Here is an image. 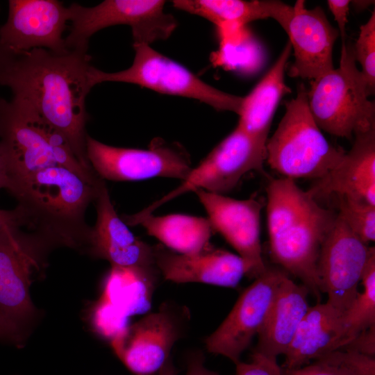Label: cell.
I'll use <instances>...</instances> for the list:
<instances>
[{
	"mask_svg": "<svg viewBox=\"0 0 375 375\" xmlns=\"http://www.w3.org/2000/svg\"><path fill=\"white\" fill-rule=\"evenodd\" d=\"M194 192L204 207L214 231L237 251L249 268V277L257 278L267 266L260 242L261 202L254 198L239 200L197 190Z\"/></svg>",
	"mask_w": 375,
	"mask_h": 375,
	"instance_id": "obj_15",
	"label": "cell"
},
{
	"mask_svg": "<svg viewBox=\"0 0 375 375\" xmlns=\"http://www.w3.org/2000/svg\"><path fill=\"white\" fill-rule=\"evenodd\" d=\"M343 314L328 303L310 306L285 352L283 369H297L345 344Z\"/></svg>",
	"mask_w": 375,
	"mask_h": 375,
	"instance_id": "obj_21",
	"label": "cell"
},
{
	"mask_svg": "<svg viewBox=\"0 0 375 375\" xmlns=\"http://www.w3.org/2000/svg\"><path fill=\"white\" fill-rule=\"evenodd\" d=\"M286 274L267 267L240 294L218 328L205 340L208 351L225 356L235 365L239 362L242 353L262 328L278 286Z\"/></svg>",
	"mask_w": 375,
	"mask_h": 375,
	"instance_id": "obj_11",
	"label": "cell"
},
{
	"mask_svg": "<svg viewBox=\"0 0 375 375\" xmlns=\"http://www.w3.org/2000/svg\"><path fill=\"white\" fill-rule=\"evenodd\" d=\"M360 282L363 291L358 293L350 308L343 314L345 344L375 325V251L367 262Z\"/></svg>",
	"mask_w": 375,
	"mask_h": 375,
	"instance_id": "obj_28",
	"label": "cell"
},
{
	"mask_svg": "<svg viewBox=\"0 0 375 375\" xmlns=\"http://www.w3.org/2000/svg\"><path fill=\"white\" fill-rule=\"evenodd\" d=\"M284 31L294 50L290 77L311 81L334 68L333 50L340 33L319 6L307 9L305 1H297Z\"/></svg>",
	"mask_w": 375,
	"mask_h": 375,
	"instance_id": "obj_16",
	"label": "cell"
},
{
	"mask_svg": "<svg viewBox=\"0 0 375 375\" xmlns=\"http://www.w3.org/2000/svg\"><path fill=\"white\" fill-rule=\"evenodd\" d=\"M97 219L92 226L88 248L92 253L106 259L112 267L154 274L153 247L140 240L119 217L103 181L94 201Z\"/></svg>",
	"mask_w": 375,
	"mask_h": 375,
	"instance_id": "obj_17",
	"label": "cell"
},
{
	"mask_svg": "<svg viewBox=\"0 0 375 375\" xmlns=\"http://www.w3.org/2000/svg\"><path fill=\"white\" fill-rule=\"evenodd\" d=\"M26 217L19 206L12 210L0 209V236L9 229L26 228Z\"/></svg>",
	"mask_w": 375,
	"mask_h": 375,
	"instance_id": "obj_35",
	"label": "cell"
},
{
	"mask_svg": "<svg viewBox=\"0 0 375 375\" xmlns=\"http://www.w3.org/2000/svg\"><path fill=\"white\" fill-rule=\"evenodd\" d=\"M281 369L283 375H375V358L337 350L300 368Z\"/></svg>",
	"mask_w": 375,
	"mask_h": 375,
	"instance_id": "obj_27",
	"label": "cell"
},
{
	"mask_svg": "<svg viewBox=\"0 0 375 375\" xmlns=\"http://www.w3.org/2000/svg\"><path fill=\"white\" fill-rule=\"evenodd\" d=\"M162 0H106L93 7L77 3L69 7L70 31L65 38L68 50L88 51L89 40L97 31L115 25H128L133 44L169 38L177 27L174 16L164 11Z\"/></svg>",
	"mask_w": 375,
	"mask_h": 375,
	"instance_id": "obj_8",
	"label": "cell"
},
{
	"mask_svg": "<svg viewBox=\"0 0 375 375\" xmlns=\"http://www.w3.org/2000/svg\"><path fill=\"white\" fill-rule=\"evenodd\" d=\"M6 186V172L1 156L0 154V190Z\"/></svg>",
	"mask_w": 375,
	"mask_h": 375,
	"instance_id": "obj_40",
	"label": "cell"
},
{
	"mask_svg": "<svg viewBox=\"0 0 375 375\" xmlns=\"http://www.w3.org/2000/svg\"><path fill=\"white\" fill-rule=\"evenodd\" d=\"M292 46H285L276 62L253 89L243 97L238 126L251 136L267 142L272 122L281 98L291 92L285 72Z\"/></svg>",
	"mask_w": 375,
	"mask_h": 375,
	"instance_id": "obj_23",
	"label": "cell"
},
{
	"mask_svg": "<svg viewBox=\"0 0 375 375\" xmlns=\"http://www.w3.org/2000/svg\"><path fill=\"white\" fill-rule=\"evenodd\" d=\"M185 375H219L218 373L207 369L204 366L203 358L201 355H195L188 362Z\"/></svg>",
	"mask_w": 375,
	"mask_h": 375,
	"instance_id": "obj_37",
	"label": "cell"
},
{
	"mask_svg": "<svg viewBox=\"0 0 375 375\" xmlns=\"http://www.w3.org/2000/svg\"><path fill=\"white\" fill-rule=\"evenodd\" d=\"M122 219L128 226H142L163 246L179 253H194L211 246L210 240L214 231L208 218L183 214H133L124 215Z\"/></svg>",
	"mask_w": 375,
	"mask_h": 375,
	"instance_id": "obj_25",
	"label": "cell"
},
{
	"mask_svg": "<svg viewBox=\"0 0 375 375\" xmlns=\"http://www.w3.org/2000/svg\"><path fill=\"white\" fill-rule=\"evenodd\" d=\"M356 62H358L360 70L367 85L369 96L375 91V12L373 10L368 21L360 26L357 40L353 44Z\"/></svg>",
	"mask_w": 375,
	"mask_h": 375,
	"instance_id": "obj_30",
	"label": "cell"
},
{
	"mask_svg": "<svg viewBox=\"0 0 375 375\" xmlns=\"http://www.w3.org/2000/svg\"><path fill=\"white\" fill-rule=\"evenodd\" d=\"M338 198V215L364 243L375 240V206L359 201Z\"/></svg>",
	"mask_w": 375,
	"mask_h": 375,
	"instance_id": "obj_29",
	"label": "cell"
},
{
	"mask_svg": "<svg viewBox=\"0 0 375 375\" xmlns=\"http://www.w3.org/2000/svg\"><path fill=\"white\" fill-rule=\"evenodd\" d=\"M155 265L164 278L178 283H201L226 288L236 287L249 268L238 255L214 248L183 254L162 244L153 247Z\"/></svg>",
	"mask_w": 375,
	"mask_h": 375,
	"instance_id": "obj_19",
	"label": "cell"
},
{
	"mask_svg": "<svg viewBox=\"0 0 375 375\" xmlns=\"http://www.w3.org/2000/svg\"><path fill=\"white\" fill-rule=\"evenodd\" d=\"M94 185L73 170L50 166L10 184L6 190L23 210L26 228L52 244L89 246L85 212L97 194Z\"/></svg>",
	"mask_w": 375,
	"mask_h": 375,
	"instance_id": "obj_3",
	"label": "cell"
},
{
	"mask_svg": "<svg viewBox=\"0 0 375 375\" xmlns=\"http://www.w3.org/2000/svg\"><path fill=\"white\" fill-rule=\"evenodd\" d=\"M87 158L103 180L134 181L155 177L184 181L192 169L187 151L177 144L158 138L147 149L117 147L88 135Z\"/></svg>",
	"mask_w": 375,
	"mask_h": 375,
	"instance_id": "obj_10",
	"label": "cell"
},
{
	"mask_svg": "<svg viewBox=\"0 0 375 375\" xmlns=\"http://www.w3.org/2000/svg\"><path fill=\"white\" fill-rule=\"evenodd\" d=\"M173 6L183 11L201 17L220 30L244 27L253 21L272 18L281 26L292 6L280 1L174 0Z\"/></svg>",
	"mask_w": 375,
	"mask_h": 375,
	"instance_id": "obj_24",
	"label": "cell"
},
{
	"mask_svg": "<svg viewBox=\"0 0 375 375\" xmlns=\"http://www.w3.org/2000/svg\"><path fill=\"white\" fill-rule=\"evenodd\" d=\"M87 51L69 50L59 54L34 49L15 56L3 55L0 85L9 88L13 99L30 106L61 133L82 165L94 171L86 153L85 100L92 89Z\"/></svg>",
	"mask_w": 375,
	"mask_h": 375,
	"instance_id": "obj_1",
	"label": "cell"
},
{
	"mask_svg": "<svg viewBox=\"0 0 375 375\" xmlns=\"http://www.w3.org/2000/svg\"><path fill=\"white\" fill-rule=\"evenodd\" d=\"M285 106L277 128L267 140L266 161L284 178L320 179L346 151L331 144L322 133L309 110L303 84Z\"/></svg>",
	"mask_w": 375,
	"mask_h": 375,
	"instance_id": "obj_5",
	"label": "cell"
},
{
	"mask_svg": "<svg viewBox=\"0 0 375 375\" xmlns=\"http://www.w3.org/2000/svg\"><path fill=\"white\" fill-rule=\"evenodd\" d=\"M374 247L364 243L337 213L333 227L321 248L317 272L326 303L344 313L358 293L367 262Z\"/></svg>",
	"mask_w": 375,
	"mask_h": 375,
	"instance_id": "obj_12",
	"label": "cell"
},
{
	"mask_svg": "<svg viewBox=\"0 0 375 375\" xmlns=\"http://www.w3.org/2000/svg\"><path fill=\"white\" fill-rule=\"evenodd\" d=\"M69 18L68 7L57 0H10L6 22L0 27L3 54L15 56L34 49L68 52L62 34Z\"/></svg>",
	"mask_w": 375,
	"mask_h": 375,
	"instance_id": "obj_14",
	"label": "cell"
},
{
	"mask_svg": "<svg viewBox=\"0 0 375 375\" xmlns=\"http://www.w3.org/2000/svg\"><path fill=\"white\" fill-rule=\"evenodd\" d=\"M135 51L130 67L106 72L90 66V87L103 82L135 84L156 92L196 99L219 111L239 115L243 97L233 95L206 83L188 69L146 44H133Z\"/></svg>",
	"mask_w": 375,
	"mask_h": 375,
	"instance_id": "obj_7",
	"label": "cell"
},
{
	"mask_svg": "<svg viewBox=\"0 0 375 375\" xmlns=\"http://www.w3.org/2000/svg\"><path fill=\"white\" fill-rule=\"evenodd\" d=\"M308 288L288 274L280 282L253 351L277 358L284 355L310 306Z\"/></svg>",
	"mask_w": 375,
	"mask_h": 375,
	"instance_id": "obj_22",
	"label": "cell"
},
{
	"mask_svg": "<svg viewBox=\"0 0 375 375\" xmlns=\"http://www.w3.org/2000/svg\"><path fill=\"white\" fill-rule=\"evenodd\" d=\"M3 60V54L0 47V69L2 65Z\"/></svg>",
	"mask_w": 375,
	"mask_h": 375,
	"instance_id": "obj_41",
	"label": "cell"
},
{
	"mask_svg": "<svg viewBox=\"0 0 375 375\" xmlns=\"http://www.w3.org/2000/svg\"><path fill=\"white\" fill-rule=\"evenodd\" d=\"M22 328L8 319L0 311V340L18 342L21 339Z\"/></svg>",
	"mask_w": 375,
	"mask_h": 375,
	"instance_id": "obj_36",
	"label": "cell"
},
{
	"mask_svg": "<svg viewBox=\"0 0 375 375\" xmlns=\"http://www.w3.org/2000/svg\"><path fill=\"white\" fill-rule=\"evenodd\" d=\"M374 3V1L372 0H354L350 1V5L356 11H362L367 9L369 6Z\"/></svg>",
	"mask_w": 375,
	"mask_h": 375,
	"instance_id": "obj_38",
	"label": "cell"
},
{
	"mask_svg": "<svg viewBox=\"0 0 375 375\" xmlns=\"http://www.w3.org/2000/svg\"><path fill=\"white\" fill-rule=\"evenodd\" d=\"M327 5L338 24V31L342 42L346 39V25L349 11V0H328Z\"/></svg>",
	"mask_w": 375,
	"mask_h": 375,
	"instance_id": "obj_34",
	"label": "cell"
},
{
	"mask_svg": "<svg viewBox=\"0 0 375 375\" xmlns=\"http://www.w3.org/2000/svg\"><path fill=\"white\" fill-rule=\"evenodd\" d=\"M127 317L114 305L101 299L95 307L92 319L101 333L113 339L126 328Z\"/></svg>",
	"mask_w": 375,
	"mask_h": 375,
	"instance_id": "obj_31",
	"label": "cell"
},
{
	"mask_svg": "<svg viewBox=\"0 0 375 375\" xmlns=\"http://www.w3.org/2000/svg\"><path fill=\"white\" fill-rule=\"evenodd\" d=\"M266 142L237 125L196 167L177 188L139 212L147 215L160 206L190 191L203 190L224 194L233 190L251 171H263Z\"/></svg>",
	"mask_w": 375,
	"mask_h": 375,
	"instance_id": "obj_9",
	"label": "cell"
},
{
	"mask_svg": "<svg viewBox=\"0 0 375 375\" xmlns=\"http://www.w3.org/2000/svg\"><path fill=\"white\" fill-rule=\"evenodd\" d=\"M307 90L309 110L321 130L351 140L375 127V104L357 67L353 43L343 42L340 65L311 80Z\"/></svg>",
	"mask_w": 375,
	"mask_h": 375,
	"instance_id": "obj_6",
	"label": "cell"
},
{
	"mask_svg": "<svg viewBox=\"0 0 375 375\" xmlns=\"http://www.w3.org/2000/svg\"><path fill=\"white\" fill-rule=\"evenodd\" d=\"M158 375H176V369L170 358L160 369Z\"/></svg>",
	"mask_w": 375,
	"mask_h": 375,
	"instance_id": "obj_39",
	"label": "cell"
},
{
	"mask_svg": "<svg viewBox=\"0 0 375 375\" xmlns=\"http://www.w3.org/2000/svg\"><path fill=\"white\" fill-rule=\"evenodd\" d=\"M0 154L6 186L44 168L67 167L94 185L103 179L84 167L69 142L26 103L0 98Z\"/></svg>",
	"mask_w": 375,
	"mask_h": 375,
	"instance_id": "obj_4",
	"label": "cell"
},
{
	"mask_svg": "<svg viewBox=\"0 0 375 375\" xmlns=\"http://www.w3.org/2000/svg\"><path fill=\"white\" fill-rule=\"evenodd\" d=\"M267 191V225L272 260L301 281L320 299L317 262L337 213L320 206L294 180L272 178Z\"/></svg>",
	"mask_w": 375,
	"mask_h": 375,
	"instance_id": "obj_2",
	"label": "cell"
},
{
	"mask_svg": "<svg viewBox=\"0 0 375 375\" xmlns=\"http://www.w3.org/2000/svg\"><path fill=\"white\" fill-rule=\"evenodd\" d=\"M235 366V375H283L277 358L256 351H253L250 362L240 361Z\"/></svg>",
	"mask_w": 375,
	"mask_h": 375,
	"instance_id": "obj_32",
	"label": "cell"
},
{
	"mask_svg": "<svg viewBox=\"0 0 375 375\" xmlns=\"http://www.w3.org/2000/svg\"><path fill=\"white\" fill-rule=\"evenodd\" d=\"M22 228L9 229L0 236V311L21 328L35 312L29 293L32 274L51 245Z\"/></svg>",
	"mask_w": 375,
	"mask_h": 375,
	"instance_id": "obj_13",
	"label": "cell"
},
{
	"mask_svg": "<svg viewBox=\"0 0 375 375\" xmlns=\"http://www.w3.org/2000/svg\"><path fill=\"white\" fill-rule=\"evenodd\" d=\"M176 320L165 310L149 314L123 330L112 341L124 365L137 375L159 371L178 338Z\"/></svg>",
	"mask_w": 375,
	"mask_h": 375,
	"instance_id": "obj_18",
	"label": "cell"
},
{
	"mask_svg": "<svg viewBox=\"0 0 375 375\" xmlns=\"http://www.w3.org/2000/svg\"><path fill=\"white\" fill-rule=\"evenodd\" d=\"M154 274L112 267L102 299L127 317L141 313L150 306V291Z\"/></svg>",
	"mask_w": 375,
	"mask_h": 375,
	"instance_id": "obj_26",
	"label": "cell"
},
{
	"mask_svg": "<svg viewBox=\"0 0 375 375\" xmlns=\"http://www.w3.org/2000/svg\"><path fill=\"white\" fill-rule=\"evenodd\" d=\"M351 149L308 192L359 201L375 206V127L354 135Z\"/></svg>",
	"mask_w": 375,
	"mask_h": 375,
	"instance_id": "obj_20",
	"label": "cell"
},
{
	"mask_svg": "<svg viewBox=\"0 0 375 375\" xmlns=\"http://www.w3.org/2000/svg\"><path fill=\"white\" fill-rule=\"evenodd\" d=\"M340 350L351 351L375 356V325L362 331L347 343Z\"/></svg>",
	"mask_w": 375,
	"mask_h": 375,
	"instance_id": "obj_33",
	"label": "cell"
}]
</instances>
